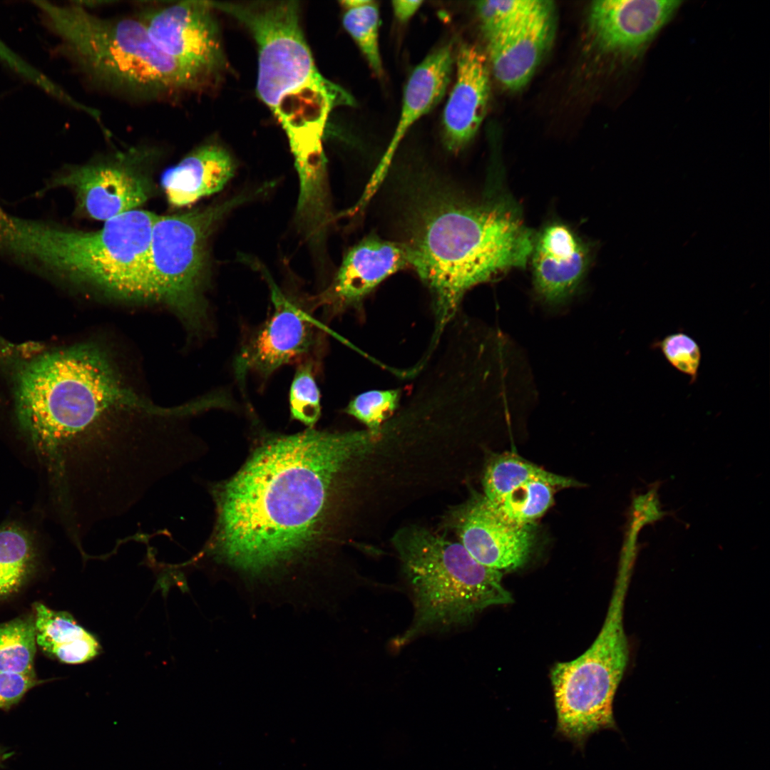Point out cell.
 I'll use <instances>...</instances> for the list:
<instances>
[{
    "mask_svg": "<svg viewBox=\"0 0 770 770\" xmlns=\"http://www.w3.org/2000/svg\"><path fill=\"white\" fill-rule=\"evenodd\" d=\"M374 441L367 430L265 435L210 486L215 523L198 559L251 599L319 605L339 477Z\"/></svg>",
    "mask_w": 770,
    "mask_h": 770,
    "instance_id": "obj_1",
    "label": "cell"
},
{
    "mask_svg": "<svg viewBox=\"0 0 770 770\" xmlns=\"http://www.w3.org/2000/svg\"><path fill=\"white\" fill-rule=\"evenodd\" d=\"M16 418L45 457L58 488L72 471L80 491L93 499L126 487L146 458L133 414L170 418L175 408L155 405L127 386L107 354L92 344L47 353L26 365L15 387Z\"/></svg>",
    "mask_w": 770,
    "mask_h": 770,
    "instance_id": "obj_2",
    "label": "cell"
},
{
    "mask_svg": "<svg viewBox=\"0 0 770 770\" xmlns=\"http://www.w3.org/2000/svg\"><path fill=\"white\" fill-rule=\"evenodd\" d=\"M414 208L406 242L411 267L429 290L434 346L455 319L465 294L524 267L533 240L518 212L503 202L472 203L431 192Z\"/></svg>",
    "mask_w": 770,
    "mask_h": 770,
    "instance_id": "obj_3",
    "label": "cell"
},
{
    "mask_svg": "<svg viewBox=\"0 0 770 770\" xmlns=\"http://www.w3.org/2000/svg\"><path fill=\"white\" fill-rule=\"evenodd\" d=\"M242 23L257 47V93L284 130L299 182L314 185L327 175L322 139L328 117L351 98L318 71L294 1H215Z\"/></svg>",
    "mask_w": 770,
    "mask_h": 770,
    "instance_id": "obj_4",
    "label": "cell"
},
{
    "mask_svg": "<svg viewBox=\"0 0 770 770\" xmlns=\"http://www.w3.org/2000/svg\"><path fill=\"white\" fill-rule=\"evenodd\" d=\"M157 216L137 209L85 231L1 211L0 256L108 297L153 302L149 247Z\"/></svg>",
    "mask_w": 770,
    "mask_h": 770,
    "instance_id": "obj_5",
    "label": "cell"
},
{
    "mask_svg": "<svg viewBox=\"0 0 770 770\" xmlns=\"http://www.w3.org/2000/svg\"><path fill=\"white\" fill-rule=\"evenodd\" d=\"M62 52L88 81L137 102L176 101L195 89L136 17H103L83 4L34 1Z\"/></svg>",
    "mask_w": 770,
    "mask_h": 770,
    "instance_id": "obj_6",
    "label": "cell"
},
{
    "mask_svg": "<svg viewBox=\"0 0 770 770\" xmlns=\"http://www.w3.org/2000/svg\"><path fill=\"white\" fill-rule=\"evenodd\" d=\"M394 545L414 607L412 622L396 646L424 633L467 625L485 609L513 602L502 584L503 572L478 563L459 542L411 527L394 535Z\"/></svg>",
    "mask_w": 770,
    "mask_h": 770,
    "instance_id": "obj_7",
    "label": "cell"
},
{
    "mask_svg": "<svg viewBox=\"0 0 770 770\" xmlns=\"http://www.w3.org/2000/svg\"><path fill=\"white\" fill-rule=\"evenodd\" d=\"M634 561L620 558L603 625L589 648L551 669L555 734L583 749L593 734L617 729L613 702L629 659L624 607Z\"/></svg>",
    "mask_w": 770,
    "mask_h": 770,
    "instance_id": "obj_8",
    "label": "cell"
},
{
    "mask_svg": "<svg viewBox=\"0 0 770 770\" xmlns=\"http://www.w3.org/2000/svg\"><path fill=\"white\" fill-rule=\"evenodd\" d=\"M250 196L239 194L205 207L157 216L149 247L153 302L170 307L189 327L200 329L207 316L209 238L223 217Z\"/></svg>",
    "mask_w": 770,
    "mask_h": 770,
    "instance_id": "obj_9",
    "label": "cell"
},
{
    "mask_svg": "<svg viewBox=\"0 0 770 770\" xmlns=\"http://www.w3.org/2000/svg\"><path fill=\"white\" fill-rule=\"evenodd\" d=\"M159 148L136 145L101 155L79 165L64 168L41 191L66 188L74 194L77 208L87 217L106 222L137 210L153 191L152 172L160 160Z\"/></svg>",
    "mask_w": 770,
    "mask_h": 770,
    "instance_id": "obj_10",
    "label": "cell"
},
{
    "mask_svg": "<svg viewBox=\"0 0 770 770\" xmlns=\"http://www.w3.org/2000/svg\"><path fill=\"white\" fill-rule=\"evenodd\" d=\"M214 11L210 1L188 0L144 6L136 16L195 92L215 84L225 66Z\"/></svg>",
    "mask_w": 770,
    "mask_h": 770,
    "instance_id": "obj_11",
    "label": "cell"
},
{
    "mask_svg": "<svg viewBox=\"0 0 770 770\" xmlns=\"http://www.w3.org/2000/svg\"><path fill=\"white\" fill-rule=\"evenodd\" d=\"M257 268L269 283L274 309L235 359V372L242 383L249 372L267 377L283 366L308 361L319 342V331L309 313L283 294L265 267Z\"/></svg>",
    "mask_w": 770,
    "mask_h": 770,
    "instance_id": "obj_12",
    "label": "cell"
},
{
    "mask_svg": "<svg viewBox=\"0 0 770 770\" xmlns=\"http://www.w3.org/2000/svg\"><path fill=\"white\" fill-rule=\"evenodd\" d=\"M459 543L478 563L500 572L528 560L533 545L531 526L504 518L483 495H474L453 513Z\"/></svg>",
    "mask_w": 770,
    "mask_h": 770,
    "instance_id": "obj_13",
    "label": "cell"
},
{
    "mask_svg": "<svg viewBox=\"0 0 770 770\" xmlns=\"http://www.w3.org/2000/svg\"><path fill=\"white\" fill-rule=\"evenodd\" d=\"M409 266L406 243L367 237L347 252L331 284L310 307H322L329 317L338 315L359 306L384 280Z\"/></svg>",
    "mask_w": 770,
    "mask_h": 770,
    "instance_id": "obj_14",
    "label": "cell"
},
{
    "mask_svg": "<svg viewBox=\"0 0 770 770\" xmlns=\"http://www.w3.org/2000/svg\"><path fill=\"white\" fill-rule=\"evenodd\" d=\"M682 3L677 0L594 1L589 13L590 31L602 51L634 59L644 53Z\"/></svg>",
    "mask_w": 770,
    "mask_h": 770,
    "instance_id": "obj_15",
    "label": "cell"
},
{
    "mask_svg": "<svg viewBox=\"0 0 770 770\" xmlns=\"http://www.w3.org/2000/svg\"><path fill=\"white\" fill-rule=\"evenodd\" d=\"M554 14L552 2L539 0L524 19L488 38L493 74L505 88L518 90L530 79L552 41Z\"/></svg>",
    "mask_w": 770,
    "mask_h": 770,
    "instance_id": "obj_16",
    "label": "cell"
},
{
    "mask_svg": "<svg viewBox=\"0 0 770 770\" xmlns=\"http://www.w3.org/2000/svg\"><path fill=\"white\" fill-rule=\"evenodd\" d=\"M533 286L537 296L550 305L564 303L576 291L586 272L587 247L566 225L545 227L533 241Z\"/></svg>",
    "mask_w": 770,
    "mask_h": 770,
    "instance_id": "obj_17",
    "label": "cell"
},
{
    "mask_svg": "<svg viewBox=\"0 0 770 770\" xmlns=\"http://www.w3.org/2000/svg\"><path fill=\"white\" fill-rule=\"evenodd\" d=\"M456 63V81L443 113L445 145L454 153L475 136L486 114L490 93L486 58L475 46L461 45Z\"/></svg>",
    "mask_w": 770,
    "mask_h": 770,
    "instance_id": "obj_18",
    "label": "cell"
},
{
    "mask_svg": "<svg viewBox=\"0 0 770 770\" xmlns=\"http://www.w3.org/2000/svg\"><path fill=\"white\" fill-rule=\"evenodd\" d=\"M451 46L441 47L426 57L412 71L405 86L401 111L394 133L365 191L359 199L366 204L385 176L394 155L410 128L443 98L452 73Z\"/></svg>",
    "mask_w": 770,
    "mask_h": 770,
    "instance_id": "obj_19",
    "label": "cell"
},
{
    "mask_svg": "<svg viewBox=\"0 0 770 770\" xmlns=\"http://www.w3.org/2000/svg\"><path fill=\"white\" fill-rule=\"evenodd\" d=\"M235 173L228 152L215 143L195 148L177 164L167 168L160 178L169 204L176 207L190 205L221 190Z\"/></svg>",
    "mask_w": 770,
    "mask_h": 770,
    "instance_id": "obj_20",
    "label": "cell"
},
{
    "mask_svg": "<svg viewBox=\"0 0 770 770\" xmlns=\"http://www.w3.org/2000/svg\"><path fill=\"white\" fill-rule=\"evenodd\" d=\"M36 644L59 662L78 664L97 657L96 638L68 612L53 610L41 602L34 605Z\"/></svg>",
    "mask_w": 770,
    "mask_h": 770,
    "instance_id": "obj_21",
    "label": "cell"
},
{
    "mask_svg": "<svg viewBox=\"0 0 770 770\" xmlns=\"http://www.w3.org/2000/svg\"><path fill=\"white\" fill-rule=\"evenodd\" d=\"M533 481L547 483L553 487L580 486L577 481L549 472L511 452L493 456L483 478L484 496L492 504L500 502L517 487Z\"/></svg>",
    "mask_w": 770,
    "mask_h": 770,
    "instance_id": "obj_22",
    "label": "cell"
},
{
    "mask_svg": "<svg viewBox=\"0 0 770 770\" xmlns=\"http://www.w3.org/2000/svg\"><path fill=\"white\" fill-rule=\"evenodd\" d=\"M36 560L35 547L26 531L16 525L0 529V602L21 589Z\"/></svg>",
    "mask_w": 770,
    "mask_h": 770,
    "instance_id": "obj_23",
    "label": "cell"
},
{
    "mask_svg": "<svg viewBox=\"0 0 770 770\" xmlns=\"http://www.w3.org/2000/svg\"><path fill=\"white\" fill-rule=\"evenodd\" d=\"M343 25L363 53L373 72L383 76L379 44L380 25L379 6L367 0L343 1Z\"/></svg>",
    "mask_w": 770,
    "mask_h": 770,
    "instance_id": "obj_24",
    "label": "cell"
},
{
    "mask_svg": "<svg viewBox=\"0 0 770 770\" xmlns=\"http://www.w3.org/2000/svg\"><path fill=\"white\" fill-rule=\"evenodd\" d=\"M36 645L34 617L0 625V672L34 673Z\"/></svg>",
    "mask_w": 770,
    "mask_h": 770,
    "instance_id": "obj_25",
    "label": "cell"
},
{
    "mask_svg": "<svg viewBox=\"0 0 770 770\" xmlns=\"http://www.w3.org/2000/svg\"><path fill=\"white\" fill-rule=\"evenodd\" d=\"M553 494L554 487L550 484L533 481L517 487L493 505L507 520L520 526H531L553 505Z\"/></svg>",
    "mask_w": 770,
    "mask_h": 770,
    "instance_id": "obj_26",
    "label": "cell"
},
{
    "mask_svg": "<svg viewBox=\"0 0 770 770\" xmlns=\"http://www.w3.org/2000/svg\"><path fill=\"white\" fill-rule=\"evenodd\" d=\"M401 397L399 389L369 390L354 396L345 412L363 423L376 439L385 421L399 409Z\"/></svg>",
    "mask_w": 770,
    "mask_h": 770,
    "instance_id": "obj_27",
    "label": "cell"
},
{
    "mask_svg": "<svg viewBox=\"0 0 770 770\" xmlns=\"http://www.w3.org/2000/svg\"><path fill=\"white\" fill-rule=\"evenodd\" d=\"M289 399L292 418L309 428H314L321 415V404L312 361L299 364L291 384Z\"/></svg>",
    "mask_w": 770,
    "mask_h": 770,
    "instance_id": "obj_28",
    "label": "cell"
},
{
    "mask_svg": "<svg viewBox=\"0 0 770 770\" xmlns=\"http://www.w3.org/2000/svg\"><path fill=\"white\" fill-rule=\"evenodd\" d=\"M539 0H485L476 2L482 29L487 38L513 26L527 16Z\"/></svg>",
    "mask_w": 770,
    "mask_h": 770,
    "instance_id": "obj_29",
    "label": "cell"
},
{
    "mask_svg": "<svg viewBox=\"0 0 770 770\" xmlns=\"http://www.w3.org/2000/svg\"><path fill=\"white\" fill-rule=\"evenodd\" d=\"M667 362L675 369L697 381L702 360L701 348L697 341L684 332H676L654 343Z\"/></svg>",
    "mask_w": 770,
    "mask_h": 770,
    "instance_id": "obj_30",
    "label": "cell"
},
{
    "mask_svg": "<svg viewBox=\"0 0 770 770\" xmlns=\"http://www.w3.org/2000/svg\"><path fill=\"white\" fill-rule=\"evenodd\" d=\"M0 61L21 78L43 90L58 101L72 106L76 100L31 64L19 56L0 38Z\"/></svg>",
    "mask_w": 770,
    "mask_h": 770,
    "instance_id": "obj_31",
    "label": "cell"
},
{
    "mask_svg": "<svg viewBox=\"0 0 770 770\" xmlns=\"http://www.w3.org/2000/svg\"><path fill=\"white\" fill-rule=\"evenodd\" d=\"M45 682L38 679L35 672H0V709L17 704L29 690Z\"/></svg>",
    "mask_w": 770,
    "mask_h": 770,
    "instance_id": "obj_32",
    "label": "cell"
},
{
    "mask_svg": "<svg viewBox=\"0 0 770 770\" xmlns=\"http://www.w3.org/2000/svg\"><path fill=\"white\" fill-rule=\"evenodd\" d=\"M422 4V1H394V14L399 21L406 22L415 14Z\"/></svg>",
    "mask_w": 770,
    "mask_h": 770,
    "instance_id": "obj_33",
    "label": "cell"
}]
</instances>
